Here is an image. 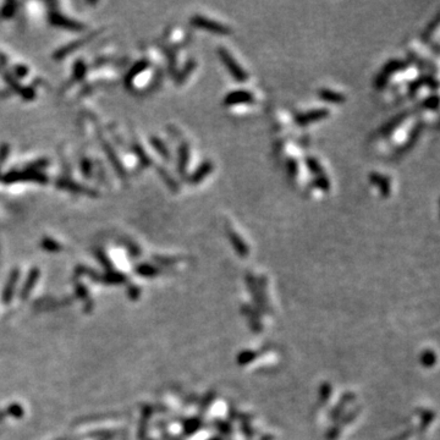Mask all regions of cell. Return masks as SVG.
Wrapping results in <instances>:
<instances>
[{
    "label": "cell",
    "instance_id": "1",
    "mask_svg": "<svg viewBox=\"0 0 440 440\" xmlns=\"http://www.w3.org/2000/svg\"><path fill=\"white\" fill-rule=\"evenodd\" d=\"M218 54H219L221 62H223L224 65L227 67V70H229L231 76H233L236 81L246 82L247 80H248V75H247V72L243 71V69L241 67L240 64L234 59V56L231 55L226 48L220 47L219 49H218Z\"/></svg>",
    "mask_w": 440,
    "mask_h": 440
},
{
    "label": "cell",
    "instance_id": "2",
    "mask_svg": "<svg viewBox=\"0 0 440 440\" xmlns=\"http://www.w3.org/2000/svg\"><path fill=\"white\" fill-rule=\"evenodd\" d=\"M191 22L195 26H197V27L209 31V32H212V33L221 34V36H225V34H230L231 32H233V31H231V28L227 27V26L220 24V22L211 20V18L203 17V16H200V15L194 16V17H192V21Z\"/></svg>",
    "mask_w": 440,
    "mask_h": 440
},
{
    "label": "cell",
    "instance_id": "3",
    "mask_svg": "<svg viewBox=\"0 0 440 440\" xmlns=\"http://www.w3.org/2000/svg\"><path fill=\"white\" fill-rule=\"evenodd\" d=\"M255 102V95L248 91H233L226 95L224 99V104L227 107H233V105H239V104H251Z\"/></svg>",
    "mask_w": 440,
    "mask_h": 440
},
{
    "label": "cell",
    "instance_id": "4",
    "mask_svg": "<svg viewBox=\"0 0 440 440\" xmlns=\"http://www.w3.org/2000/svg\"><path fill=\"white\" fill-rule=\"evenodd\" d=\"M406 67V64L404 62H400V60H391L383 67V71L380 72V75L378 76L377 79V87L378 88H383L385 85H387L388 80H389V76L393 75V73L401 71V70L405 69Z\"/></svg>",
    "mask_w": 440,
    "mask_h": 440
},
{
    "label": "cell",
    "instance_id": "5",
    "mask_svg": "<svg viewBox=\"0 0 440 440\" xmlns=\"http://www.w3.org/2000/svg\"><path fill=\"white\" fill-rule=\"evenodd\" d=\"M328 115H329V111H328L327 109H314V110H310L307 111V113L297 115L296 123L300 125V126H306L308 124L323 120V119L328 118Z\"/></svg>",
    "mask_w": 440,
    "mask_h": 440
},
{
    "label": "cell",
    "instance_id": "6",
    "mask_svg": "<svg viewBox=\"0 0 440 440\" xmlns=\"http://www.w3.org/2000/svg\"><path fill=\"white\" fill-rule=\"evenodd\" d=\"M369 181L377 186L379 191H380V194L383 195L384 197H389L391 192L389 179L385 178L384 175L378 174V173H371V174H369Z\"/></svg>",
    "mask_w": 440,
    "mask_h": 440
},
{
    "label": "cell",
    "instance_id": "7",
    "mask_svg": "<svg viewBox=\"0 0 440 440\" xmlns=\"http://www.w3.org/2000/svg\"><path fill=\"white\" fill-rule=\"evenodd\" d=\"M318 95H319V98L323 99V101L328 103H334V104H340V103L345 102V95L339 92L330 91V89H320V91L318 92Z\"/></svg>",
    "mask_w": 440,
    "mask_h": 440
},
{
    "label": "cell",
    "instance_id": "8",
    "mask_svg": "<svg viewBox=\"0 0 440 440\" xmlns=\"http://www.w3.org/2000/svg\"><path fill=\"white\" fill-rule=\"evenodd\" d=\"M423 85H428L430 88L433 87L434 89L438 87V82H436L435 80L433 79V77L425 76V77H420V79H418L417 81H415L413 83H411L410 93H412V94L413 93H416L420 88V86H423Z\"/></svg>",
    "mask_w": 440,
    "mask_h": 440
},
{
    "label": "cell",
    "instance_id": "9",
    "mask_svg": "<svg viewBox=\"0 0 440 440\" xmlns=\"http://www.w3.org/2000/svg\"><path fill=\"white\" fill-rule=\"evenodd\" d=\"M212 170H213V164L211 162H204L202 165L198 168L192 175V181L194 182H200L204 178H207L211 174Z\"/></svg>",
    "mask_w": 440,
    "mask_h": 440
},
{
    "label": "cell",
    "instance_id": "10",
    "mask_svg": "<svg viewBox=\"0 0 440 440\" xmlns=\"http://www.w3.org/2000/svg\"><path fill=\"white\" fill-rule=\"evenodd\" d=\"M420 131H422V125H419V124H418L415 128H413V131H412V133H411V136H410L409 141H407V142L405 143V146L403 147V148L400 149V153L407 152V150H409L410 148H412L413 143H415L416 141L418 140V136H419Z\"/></svg>",
    "mask_w": 440,
    "mask_h": 440
},
{
    "label": "cell",
    "instance_id": "11",
    "mask_svg": "<svg viewBox=\"0 0 440 440\" xmlns=\"http://www.w3.org/2000/svg\"><path fill=\"white\" fill-rule=\"evenodd\" d=\"M405 118H406V114H400V115H397L396 118L393 119V120L389 121V123H388L387 125H385L383 130H381V132L385 133V135H388V133L393 132V131L395 130V128L397 127V125L401 124V123H403V121L405 120Z\"/></svg>",
    "mask_w": 440,
    "mask_h": 440
},
{
    "label": "cell",
    "instance_id": "12",
    "mask_svg": "<svg viewBox=\"0 0 440 440\" xmlns=\"http://www.w3.org/2000/svg\"><path fill=\"white\" fill-rule=\"evenodd\" d=\"M307 166L314 175H317V178L318 176L324 175L322 165H320V163L318 162L316 158H313V157H310V158H307Z\"/></svg>",
    "mask_w": 440,
    "mask_h": 440
},
{
    "label": "cell",
    "instance_id": "13",
    "mask_svg": "<svg viewBox=\"0 0 440 440\" xmlns=\"http://www.w3.org/2000/svg\"><path fill=\"white\" fill-rule=\"evenodd\" d=\"M314 184H316L318 188L322 189V191H329V188H330V182H329V180L327 179L326 175L318 176V178L316 179V181H314Z\"/></svg>",
    "mask_w": 440,
    "mask_h": 440
},
{
    "label": "cell",
    "instance_id": "14",
    "mask_svg": "<svg viewBox=\"0 0 440 440\" xmlns=\"http://www.w3.org/2000/svg\"><path fill=\"white\" fill-rule=\"evenodd\" d=\"M230 240L233 241L234 245H236V247L240 250L241 252H243V250H245V252H246V246L243 245V242L241 241V239L236 233H233V231H230Z\"/></svg>",
    "mask_w": 440,
    "mask_h": 440
},
{
    "label": "cell",
    "instance_id": "15",
    "mask_svg": "<svg viewBox=\"0 0 440 440\" xmlns=\"http://www.w3.org/2000/svg\"><path fill=\"white\" fill-rule=\"evenodd\" d=\"M423 104H425V107L427 109H432V110H436V109H438V105H439L438 97H436V95H433V97L426 99Z\"/></svg>",
    "mask_w": 440,
    "mask_h": 440
},
{
    "label": "cell",
    "instance_id": "16",
    "mask_svg": "<svg viewBox=\"0 0 440 440\" xmlns=\"http://www.w3.org/2000/svg\"><path fill=\"white\" fill-rule=\"evenodd\" d=\"M187 162H188V150L184 146L181 148V163H180V169L184 170L186 168V165H187Z\"/></svg>",
    "mask_w": 440,
    "mask_h": 440
},
{
    "label": "cell",
    "instance_id": "17",
    "mask_svg": "<svg viewBox=\"0 0 440 440\" xmlns=\"http://www.w3.org/2000/svg\"><path fill=\"white\" fill-rule=\"evenodd\" d=\"M289 173L291 178H295L297 174V163L295 160H289Z\"/></svg>",
    "mask_w": 440,
    "mask_h": 440
}]
</instances>
